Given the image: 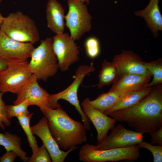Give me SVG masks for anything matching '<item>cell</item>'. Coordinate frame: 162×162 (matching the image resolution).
Segmentation results:
<instances>
[{
	"instance_id": "cell-34",
	"label": "cell",
	"mask_w": 162,
	"mask_h": 162,
	"mask_svg": "<svg viewBox=\"0 0 162 162\" xmlns=\"http://www.w3.org/2000/svg\"><path fill=\"white\" fill-rule=\"evenodd\" d=\"M80 2H81L83 3L84 2H86V4H89V0H76Z\"/></svg>"
},
{
	"instance_id": "cell-25",
	"label": "cell",
	"mask_w": 162,
	"mask_h": 162,
	"mask_svg": "<svg viewBox=\"0 0 162 162\" xmlns=\"http://www.w3.org/2000/svg\"><path fill=\"white\" fill-rule=\"evenodd\" d=\"M29 105L26 101L14 105H6L5 112L7 118L9 120L14 117L16 118L28 115V107Z\"/></svg>"
},
{
	"instance_id": "cell-10",
	"label": "cell",
	"mask_w": 162,
	"mask_h": 162,
	"mask_svg": "<svg viewBox=\"0 0 162 162\" xmlns=\"http://www.w3.org/2000/svg\"><path fill=\"white\" fill-rule=\"evenodd\" d=\"M144 137L143 134L127 129L119 124L114 127L104 140L94 145V147L99 150L128 147L136 146L143 140Z\"/></svg>"
},
{
	"instance_id": "cell-17",
	"label": "cell",
	"mask_w": 162,
	"mask_h": 162,
	"mask_svg": "<svg viewBox=\"0 0 162 162\" xmlns=\"http://www.w3.org/2000/svg\"><path fill=\"white\" fill-rule=\"evenodd\" d=\"M151 77L134 74L118 75L109 91L129 92L141 89L147 86Z\"/></svg>"
},
{
	"instance_id": "cell-18",
	"label": "cell",
	"mask_w": 162,
	"mask_h": 162,
	"mask_svg": "<svg viewBox=\"0 0 162 162\" xmlns=\"http://www.w3.org/2000/svg\"><path fill=\"white\" fill-rule=\"evenodd\" d=\"M159 2V0H150L145 8L135 12L136 16L143 18L155 38L157 37L158 32L162 30V16L158 5Z\"/></svg>"
},
{
	"instance_id": "cell-33",
	"label": "cell",
	"mask_w": 162,
	"mask_h": 162,
	"mask_svg": "<svg viewBox=\"0 0 162 162\" xmlns=\"http://www.w3.org/2000/svg\"><path fill=\"white\" fill-rule=\"evenodd\" d=\"M2 1V0H0V4ZM4 18V17L2 16L0 12V26L1 25L3 22Z\"/></svg>"
},
{
	"instance_id": "cell-14",
	"label": "cell",
	"mask_w": 162,
	"mask_h": 162,
	"mask_svg": "<svg viewBox=\"0 0 162 162\" xmlns=\"http://www.w3.org/2000/svg\"><path fill=\"white\" fill-rule=\"evenodd\" d=\"M140 57L132 51L123 50L114 56L112 62L116 68L118 75L137 74L152 76Z\"/></svg>"
},
{
	"instance_id": "cell-7",
	"label": "cell",
	"mask_w": 162,
	"mask_h": 162,
	"mask_svg": "<svg viewBox=\"0 0 162 162\" xmlns=\"http://www.w3.org/2000/svg\"><path fill=\"white\" fill-rule=\"evenodd\" d=\"M7 62V68L0 71V92L17 94L32 74L27 60Z\"/></svg>"
},
{
	"instance_id": "cell-6",
	"label": "cell",
	"mask_w": 162,
	"mask_h": 162,
	"mask_svg": "<svg viewBox=\"0 0 162 162\" xmlns=\"http://www.w3.org/2000/svg\"><path fill=\"white\" fill-rule=\"evenodd\" d=\"M95 70L93 62L90 65H82L79 66L76 70L75 79L72 83L64 90L56 94H50V102L56 108L61 107L58 102L60 99L66 100L74 106L80 115L83 124L88 130H91V122L81 108L78 99L77 92L85 76Z\"/></svg>"
},
{
	"instance_id": "cell-31",
	"label": "cell",
	"mask_w": 162,
	"mask_h": 162,
	"mask_svg": "<svg viewBox=\"0 0 162 162\" xmlns=\"http://www.w3.org/2000/svg\"><path fill=\"white\" fill-rule=\"evenodd\" d=\"M18 156L16 153L12 150L7 151L2 156L0 157L1 162H13Z\"/></svg>"
},
{
	"instance_id": "cell-13",
	"label": "cell",
	"mask_w": 162,
	"mask_h": 162,
	"mask_svg": "<svg viewBox=\"0 0 162 162\" xmlns=\"http://www.w3.org/2000/svg\"><path fill=\"white\" fill-rule=\"evenodd\" d=\"M31 128L33 134L38 136L42 141L50 154L52 162H63L70 153L79 148L76 146L67 151L61 149L50 131L47 120L45 116Z\"/></svg>"
},
{
	"instance_id": "cell-29",
	"label": "cell",
	"mask_w": 162,
	"mask_h": 162,
	"mask_svg": "<svg viewBox=\"0 0 162 162\" xmlns=\"http://www.w3.org/2000/svg\"><path fill=\"white\" fill-rule=\"evenodd\" d=\"M3 94L0 92V127L4 130L6 125L10 126L11 124V121L6 117L5 114L6 105L2 99Z\"/></svg>"
},
{
	"instance_id": "cell-20",
	"label": "cell",
	"mask_w": 162,
	"mask_h": 162,
	"mask_svg": "<svg viewBox=\"0 0 162 162\" xmlns=\"http://www.w3.org/2000/svg\"><path fill=\"white\" fill-rule=\"evenodd\" d=\"M21 142V138L16 134L8 132H5L4 134L0 133V145L3 146L7 151H14L22 161L28 162L29 158L22 149Z\"/></svg>"
},
{
	"instance_id": "cell-30",
	"label": "cell",
	"mask_w": 162,
	"mask_h": 162,
	"mask_svg": "<svg viewBox=\"0 0 162 162\" xmlns=\"http://www.w3.org/2000/svg\"><path fill=\"white\" fill-rule=\"evenodd\" d=\"M149 134L151 139V143L162 146V127Z\"/></svg>"
},
{
	"instance_id": "cell-11",
	"label": "cell",
	"mask_w": 162,
	"mask_h": 162,
	"mask_svg": "<svg viewBox=\"0 0 162 162\" xmlns=\"http://www.w3.org/2000/svg\"><path fill=\"white\" fill-rule=\"evenodd\" d=\"M36 76L32 74L31 77L17 94L14 105L26 101L29 106L35 105L40 108L48 107L55 109L50 99V94L38 84Z\"/></svg>"
},
{
	"instance_id": "cell-3",
	"label": "cell",
	"mask_w": 162,
	"mask_h": 162,
	"mask_svg": "<svg viewBox=\"0 0 162 162\" xmlns=\"http://www.w3.org/2000/svg\"><path fill=\"white\" fill-rule=\"evenodd\" d=\"M0 30L15 40L34 44L40 39V35L34 21L28 15L18 11L4 17Z\"/></svg>"
},
{
	"instance_id": "cell-23",
	"label": "cell",
	"mask_w": 162,
	"mask_h": 162,
	"mask_svg": "<svg viewBox=\"0 0 162 162\" xmlns=\"http://www.w3.org/2000/svg\"><path fill=\"white\" fill-rule=\"evenodd\" d=\"M144 64L149 72L153 79L147 85V87H152L162 83V60L160 58L156 60L146 62H144Z\"/></svg>"
},
{
	"instance_id": "cell-26",
	"label": "cell",
	"mask_w": 162,
	"mask_h": 162,
	"mask_svg": "<svg viewBox=\"0 0 162 162\" xmlns=\"http://www.w3.org/2000/svg\"><path fill=\"white\" fill-rule=\"evenodd\" d=\"M86 54L90 58H94L99 56L100 52V43L96 37H90L86 39L84 43Z\"/></svg>"
},
{
	"instance_id": "cell-32",
	"label": "cell",
	"mask_w": 162,
	"mask_h": 162,
	"mask_svg": "<svg viewBox=\"0 0 162 162\" xmlns=\"http://www.w3.org/2000/svg\"><path fill=\"white\" fill-rule=\"evenodd\" d=\"M7 67V62L0 56V71L5 69Z\"/></svg>"
},
{
	"instance_id": "cell-4",
	"label": "cell",
	"mask_w": 162,
	"mask_h": 162,
	"mask_svg": "<svg viewBox=\"0 0 162 162\" xmlns=\"http://www.w3.org/2000/svg\"><path fill=\"white\" fill-rule=\"evenodd\" d=\"M52 38L42 40L32 51L29 66L32 74L38 80L46 81L54 76L59 69L58 59L52 47Z\"/></svg>"
},
{
	"instance_id": "cell-12",
	"label": "cell",
	"mask_w": 162,
	"mask_h": 162,
	"mask_svg": "<svg viewBox=\"0 0 162 162\" xmlns=\"http://www.w3.org/2000/svg\"><path fill=\"white\" fill-rule=\"evenodd\" d=\"M33 44L13 40L0 30V56L7 62L27 61L34 48Z\"/></svg>"
},
{
	"instance_id": "cell-2",
	"label": "cell",
	"mask_w": 162,
	"mask_h": 162,
	"mask_svg": "<svg viewBox=\"0 0 162 162\" xmlns=\"http://www.w3.org/2000/svg\"><path fill=\"white\" fill-rule=\"evenodd\" d=\"M40 109L46 118L50 131L61 149L68 150L87 142V128L71 118L61 107Z\"/></svg>"
},
{
	"instance_id": "cell-8",
	"label": "cell",
	"mask_w": 162,
	"mask_h": 162,
	"mask_svg": "<svg viewBox=\"0 0 162 162\" xmlns=\"http://www.w3.org/2000/svg\"><path fill=\"white\" fill-rule=\"evenodd\" d=\"M68 4L65 25L73 40H79L85 33L91 30L92 17L84 3L76 0H68Z\"/></svg>"
},
{
	"instance_id": "cell-1",
	"label": "cell",
	"mask_w": 162,
	"mask_h": 162,
	"mask_svg": "<svg viewBox=\"0 0 162 162\" xmlns=\"http://www.w3.org/2000/svg\"><path fill=\"white\" fill-rule=\"evenodd\" d=\"M162 84L133 106L111 113L108 116L116 121L124 122L135 131L149 133L162 127Z\"/></svg>"
},
{
	"instance_id": "cell-19",
	"label": "cell",
	"mask_w": 162,
	"mask_h": 162,
	"mask_svg": "<svg viewBox=\"0 0 162 162\" xmlns=\"http://www.w3.org/2000/svg\"><path fill=\"white\" fill-rule=\"evenodd\" d=\"M152 87L147 86L140 89L127 92L122 95L112 106L102 112L108 115L113 112L131 107L148 94Z\"/></svg>"
},
{
	"instance_id": "cell-24",
	"label": "cell",
	"mask_w": 162,
	"mask_h": 162,
	"mask_svg": "<svg viewBox=\"0 0 162 162\" xmlns=\"http://www.w3.org/2000/svg\"><path fill=\"white\" fill-rule=\"evenodd\" d=\"M33 113L17 117L19 123L27 137L32 154L35 153L38 150V147L36 138L32 132L30 125V122Z\"/></svg>"
},
{
	"instance_id": "cell-22",
	"label": "cell",
	"mask_w": 162,
	"mask_h": 162,
	"mask_svg": "<svg viewBox=\"0 0 162 162\" xmlns=\"http://www.w3.org/2000/svg\"><path fill=\"white\" fill-rule=\"evenodd\" d=\"M117 76L116 69L112 62L104 60L99 75V82L96 85L98 88L100 89L113 83Z\"/></svg>"
},
{
	"instance_id": "cell-9",
	"label": "cell",
	"mask_w": 162,
	"mask_h": 162,
	"mask_svg": "<svg viewBox=\"0 0 162 162\" xmlns=\"http://www.w3.org/2000/svg\"><path fill=\"white\" fill-rule=\"evenodd\" d=\"M52 38L53 49L58 59L59 69L65 71L70 65L79 61L78 47L68 33L56 34Z\"/></svg>"
},
{
	"instance_id": "cell-21",
	"label": "cell",
	"mask_w": 162,
	"mask_h": 162,
	"mask_svg": "<svg viewBox=\"0 0 162 162\" xmlns=\"http://www.w3.org/2000/svg\"><path fill=\"white\" fill-rule=\"evenodd\" d=\"M127 92L109 91L107 93H102L96 99L90 100V103L94 108L102 112L112 106L122 95Z\"/></svg>"
},
{
	"instance_id": "cell-28",
	"label": "cell",
	"mask_w": 162,
	"mask_h": 162,
	"mask_svg": "<svg viewBox=\"0 0 162 162\" xmlns=\"http://www.w3.org/2000/svg\"><path fill=\"white\" fill-rule=\"evenodd\" d=\"M28 162H51V157L44 144L39 147L37 151L32 155Z\"/></svg>"
},
{
	"instance_id": "cell-16",
	"label": "cell",
	"mask_w": 162,
	"mask_h": 162,
	"mask_svg": "<svg viewBox=\"0 0 162 162\" xmlns=\"http://www.w3.org/2000/svg\"><path fill=\"white\" fill-rule=\"evenodd\" d=\"M65 10L56 0H49L46 8V20L47 27L56 34L64 33Z\"/></svg>"
},
{
	"instance_id": "cell-5",
	"label": "cell",
	"mask_w": 162,
	"mask_h": 162,
	"mask_svg": "<svg viewBox=\"0 0 162 162\" xmlns=\"http://www.w3.org/2000/svg\"><path fill=\"white\" fill-rule=\"evenodd\" d=\"M140 148L135 146L124 148L99 150L94 145L87 143L81 148L78 159L84 162H116L127 160L134 161L140 157Z\"/></svg>"
},
{
	"instance_id": "cell-15",
	"label": "cell",
	"mask_w": 162,
	"mask_h": 162,
	"mask_svg": "<svg viewBox=\"0 0 162 162\" xmlns=\"http://www.w3.org/2000/svg\"><path fill=\"white\" fill-rule=\"evenodd\" d=\"M88 98L82 103V109L85 115L94 126L97 130V143L100 142L108 135V131L115 126L116 122L114 118L97 110L91 104Z\"/></svg>"
},
{
	"instance_id": "cell-27",
	"label": "cell",
	"mask_w": 162,
	"mask_h": 162,
	"mask_svg": "<svg viewBox=\"0 0 162 162\" xmlns=\"http://www.w3.org/2000/svg\"><path fill=\"white\" fill-rule=\"evenodd\" d=\"M139 148H143L150 151L152 154L154 162H162V146L152 144L143 141L136 145Z\"/></svg>"
}]
</instances>
